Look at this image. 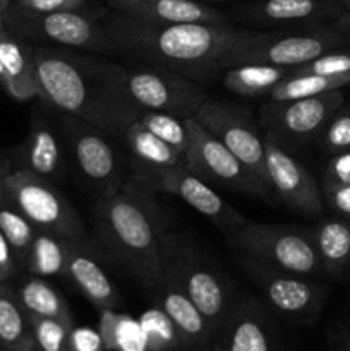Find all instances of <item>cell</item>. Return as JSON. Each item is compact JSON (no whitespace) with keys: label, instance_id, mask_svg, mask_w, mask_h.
<instances>
[{"label":"cell","instance_id":"obj_1","mask_svg":"<svg viewBox=\"0 0 350 351\" xmlns=\"http://www.w3.org/2000/svg\"><path fill=\"white\" fill-rule=\"evenodd\" d=\"M38 98L58 113L78 117L112 136H124L143 110L130 98L126 69L88 51L31 47Z\"/></svg>","mask_w":350,"mask_h":351},{"label":"cell","instance_id":"obj_2","mask_svg":"<svg viewBox=\"0 0 350 351\" xmlns=\"http://www.w3.org/2000/svg\"><path fill=\"white\" fill-rule=\"evenodd\" d=\"M102 26L115 53L172 69L199 84H211L222 72L220 58L247 27L225 24H160L110 10Z\"/></svg>","mask_w":350,"mask_h":351},{"label":"cell","instance_id":"obj_3","mask_svg":"<svg viewBox=\"0 0 350 351\" xmlns=\"http://www.w3.org/2000/svg\"><path fill=\"white\" fill-rule=\"evenodd\" d=\"M96 235L110 256L153 295L161 278V243L167 233L154 192L129 180L95 206Z\"/></svg>","mask_w":350,"mask_h":351},{"label":"cell","instance_id":"obj_4","mask_svg":"<svg viewBox=\"0 0 350 351\" xmlns=\"http://www.w3.org/2000/svg\"><path fill=\"white\" fill-rule=\"evenodd\" d=\"M161 273L177 281L218 339L239 297L235 283L206 259L187 233L168 230L161 243Z\"/></svg>","mask_w":350,"mask_h":351},{"label":"cell","instance_id":"obj_5","mask_svg":"<svg viewBox=\"0 0 350 351\" xmlns=\"http://www.w3.org/2000/svg\"><path fill=\"white\" fill-rule=\"evenodd\" d=\"M345 43L342 27L307 26L283 29H247L235 43L226 48L220 58V67L235 65H275L299 67L314 60L319 55L336 50Z\"/></svg>","mask_w":350,"mask_h":351},{"label":"cell","instance_id":"obj_6","mask_svg":"<svg viewBox=\"0 0 350 351\" xmlns=\"http://www.w3.org/2000/svg\"><path fill=\"white\" fill-rule=\"evenodd\" d=\"M58 134L98 199L115 194L130 178L127 151L117 146V136L65 113L58 117Z\"/></svg>","mask_w":350,"mask_h":351},{"label":"cell","instance_id":"obj_7","mask_svg":"<svg viewBox=\"0 0 350 351\" xmlns=\"http://www.w3.org/2000/svg\"><path fill=\"white\" fill-rule=\"evenodd\" d=\"M225 240L237 256L253 257L287 273L309 278L325 273L311 228L249 221Z\"/></svg>","mask_w":350,"mask_h":351},{"label":"cell","instance_id":"obj_8","mask_svg":"<svg viewBox=\"0 0 350 351\" xmlns=\"http://www.w3.org/2000/svg\"><path fill=\"white\" fill-rule=\"evenodd\" d=\"M3 195L36 230L86 242L84 226L78 213L47 178L26 168L9 171L3 180Z\"/></svg>","mask_w":350,"mask_h":351},{"label":"cell","instance_id":"obj_9","mask_svg":"<svg viewBox=\"0 0 350 351\" xmlns=\"http://www.w3.org/2000/svg\"><path fill=\"white\" fill-rule=\"evenodd\" d=\"M189 132L185 170L213 187L259 197L271 202L273 189L254 175L235 154L226 149L194 117L184 120Z\"/></svg>","mask_w":350,"mask_h":351},{"label":"cell","instance_id":"obj_10","mask_svg":"<svg viewBox=\"0 0 350 351\" xmlns=\"http://www.w3.org/2000/svg\"><path fill=\"white\" fill-rule=\"evenodd\" d=\"M105 12L88 10H60V12L17 16L7 14L3 21L14 36L27 38L48 47H62L88 53H115V47L102 26Z\"/></svg>","mask_w":350,"mask_h":351},{"label":"cell","instance_id":"obj_11","mask_svg":"<svg viewBox=\"0 0 350 351\" xmlns=\"http://www.w3.org/2000/svg\"><path fill=\"white\" fill-rule=\"evenodd\" d=\"M124 69L127 91L143 112H161L185 120L208 99L205 86L163 65L130 60Z\"/></svg>","mask_w":350,"mask_h":351},{"label":"cell","instance_id":"obj_12","mask_svg":"<svg viewBox=\"0 0 350 351\" xmlns=\"http://www.w3.org/2000/svg\"><path fill=\"white\" fill-rule=\"evenodd\" d=\"M239 263L277 314L299 324L312 326L318 321L328 298L325 285L309 276L266 266L253 257L239 256Z\"/></svg>","mask_w":350,"mask_h":351},{"label":"cell","instance_id":"obj_13","mask_svg":"<svg viewBox=\"0 0 350 351\" xmlns=\"http://www.w3.org/2000/svg\"><path fill=\"white\" fill-rule=\"evenodd\" d=\"M345 96L340 89L288 101H268L259 108L264 136L285 149L318 139L333 113L342 108Z\"/></svg>","mask_w":350,"mask_h":351},{"label":"cell","instance_id":"obj_14","mask_svg":"<svg viewBox=\"0 0 350 351\" xmlns=\"http://www.w3.org/2000/svg\"><path fill=\"white\" fill-rule=\"evenodd\" d=\"M194 119L232 151L254 175L270 185L264 158V130L253 113L237 103L209 98L199 106ZM271 187V185H270Z\"/></svg>","mask_w":350,"mask_h":351},{"label":"cell","instance_id":"obj_15","mask_svg":"<svg viewBox=\"0 0 350 351\" xmlns=\"http://www.w3.org/2000/svg\"><path fill=\"white\" fill-rule=\"evenodd\" d=\"M345 10L335 0H253L232 7V23L250 27H307L338 24Z\"/></svg>","mask_w":350,"mask_h":351},{"label":"cell","instance_id":"obj_16","mask_svg":"<svg viewBox=\"0 0 350 351\" xmlns=\"http://www.w3.org/2000/svg\"><path fill=\"white\" fill-rule=\"evenodd\" d=\"M281 335L266 302L239 293L213 351H281Z\"/></svg>","mask_w":350,"mask_h":351},{"label":"cell","instance_id":"obj_17","mask_svg":"<svg viewBox=\"0 0 350 351\" xmlns=\"http://www.w3.org/2000/svg\"><path fill=\"white\" fill-rule=\"evenodd\" d=\"M146 189L182 199L185 204L211 221L225 235V239L249 223V219L242 213L237 211L230 202H226L215 189H211V185L202 182L196 175L189 173L185 167L170 168L156 175Z\"/></svg>","mask_w":350,"mask_h":351},{"label":"cell","instance_id":"obj_18","mask_svg":"<svg viewBox=\"0 0 350 351\" xmlns=\"http://www.w3.org/2000/svg\"><path fill=\"white\" fill-rule=\"evenodd\" d=\"M264 158L268 182L275 195L294 211L321 216L325 209L321 187L304 165L268 136H264Z\"/></svg>","mask_w":350,"mask_h":351},{"label":"cell","instance_id":"obj_19","mask_svg":"<svg viewBox=\"0 0 350 351\" xmlns=\"http://www.w3.org/2000/svg\"><path fill=\"white\" fill-rule=\"evenodd\" d=\"M151 300L170 319L177 332L178 351H213L216 345L215 332L174 278L161 273Z\"/></svg>","mask_w":350,"mask_h":351},{"label":"cell","instance_id":"obj_20","mask_svg":"<svg viewBox=\"0 0 350 351\" xmlns=\"http://www.w3.org/2000/svg\"><path fill=\"white\" fill-rule=\"evenodd\" d=\"M110 9L160 24H225L229 14L199 0H108Z\"/></svg>","mask_w":350,"mask_h":351},{"label":"cell","instance_id":"obj_21","mask_svg":"<svg viewBox=\"0 0 350 351\" xmlns=\"http://www.w3.org/2000/svg\"><path fill=\"white\" fill-rule=\"evenodd\" d=\"M127 158H129L130 178L148 187L156 175L170 170V168L185 167V156L168 146L167 143L154 136L153 132L132 122L124 132Z\"/></svg>","mask_w":350,"mask_h":351},{"label":"cell","instance_id":"obj_22","mask_svg":"<svg viewBox=\"0 0 350 351\" xmlns=\"http://www.w3.org/2000/svg\"><path fill=\"white\" fill-rule=\"evenodd\" d=\"M67 278L100 312L122 307V295L100 266L89 242H74L67 264Z\"/></svg>","mask_w":350,"mask_h":351},{"label":"cell","instance_id":"obj_23","mask_svg":"<svg viewBox=\"0 0 350 351\" xmlns=\"http://www.w3.org/2000/svg\"><path fill=\"white\" fill-rule=\"evenodd\" d=\"M62 137L40 113H34L30 134L23 146L24 168L47 180H60L64 175Z\"/></svg>","mask_w":350,"mask_h":351},{"label":"cell","instance_id":"obj_24","mask_svg":"<svg viewBox=\"0 0 350 351\" xmlns=\"http://www.w3.org/2000/svg\"><path fill=\"white\" fill-rule=\"evenodd\" d=\"M0 64L5 75L3 88L10 96L21 101L38 96L31 45L21 43L7 29L0 33Z\"/></svg>","mask_w":350,"mask_h":351},{"label":"cell","instance_id":"obj_25","mask_svg":"<svg viewBox=\"0 0 350 351\" xmlns=\"http://www.w3.org/2000/svg\"><path fill=\"white\" fill-rule=\"evenodd\" d=\"M311 230L325 273L342 276L350 267V219L325 218Z\"/></svg>","mask_w":350,"mask_h":351},{"label":"cell","instance_id":"obj_26","mask_svg":"<svg viewBox=\"0 0 350 351\" xmlns=\"http://www.w3.org/2000/svg\"><path fill=\"white\" fill-rule=\"evenodd\" d=\"M0 345L9 351L34 350L30 314L7 281L0 283Z\"/></svg>","mask_w":350,"mask_h":351},{"label":"cell","instance_id":"obj_27","mask_svg":"<svg viewBox=\"0 0 350 351\" xmlns=\"http://www.w3.org/2000/svg\"><path fill=\"white\" fill-rule=\"evenodd\" d=\"M74 242L78 240L64 239V237L38 230L24 269L30 274H36L41 278H67L69 256H71Z\"/></svg>","mask_w":350,"mask_h":351},{"label":"cell","instance_id":"obj_28","mask_svg":"<svg viewBox=\"0 0 350 351\" xmlns=\"http://www.w3.org/2000/svg\"><path fill=\"white\" fill-rule=\"evenodd\" d=\"M292 67H275V65H235L223 75V86L230 93H235L246 98H261L270 96L278 82L288 77Z\"/></svg>","mask_w":350,"mask_h":351},{"label":"cell","instance_id":"obj_29","mask_svg":"<svg viewBox=\"0 0 350 351\" xmlns=\"http://www.w3.org/2000/svg\"><path fill=\"white\" fill-rule=\"evenodd\" d=\"M16 290L30 315L72 322V314L67 300L45 278L30 274Z\"/></svg>","mask_w":350,"mask_h":351},{"label":"cell","instance_id":"obj_30","mask_svg":"<svg viewBox=\"0 0 350 351\" xmlns=\"http://www.w3.org/2000/svg\"><path fill=\"white\" fill-rule=\"evenodd\" d=\"M38 230L33 223L21 215L5 197L0 201V233L9 243L14 259L21 267L26 266L31 245Z\"/></svg>","mask_w":350,"mask_h":351},{"label":"cell","instance_id":"obj_31","mask_svg":"<svg viewBox=\"0 0 350 351\" xmlns=\"http://www.w3.org/2000/svg\"><path fill=\"white\" fill-rule=\"evenodd\" d=\"M347 84H350V75H342V77H329V75L318 74L288 75L275 86L273 91L270 93V101L309 98V96L342 89Z\"/></svg>","mask_w":350,"mask_h":351},{"label":"cell","instance_id":"obj_32","mask_svg":"<svg viewBox=\"0 0 350 351\" xmlns=\"http://www.w3.org/2000/svg\"><path fill=\"white\" fill-rule=\"evenodd\" d=\"M100 335L105 348L117 351H137L134 346H139V338H143L141 326L115 311L100 312Z\"/></svg>","mask_w":350,"mask_h":351},{"label":"cell","instance_id":"obj_33","mask_svg":"<svg viewBox=\"0 0 350 351\" xmlns=\"http://www.w3.org/2000/svg\"><path fill=\"white\" fill-rule=\"evenodd\" d=\"M137 122L185 156L189 147V132L184 120L168 113L143 112Z\"/></svg>","mask_w":350,"mask_h":351},{"label":"cell","instance_id":"obj_34","mask_svg":"<svg viewBox=\"0 0 350 351\" xmlns=\"http://www.w3.org/2000/svg\"><path fill=\"white\" fill-rule=\"evenodd\" d=\"M144 346L150 351L178 350V338L170 319L158 307L148 311L141 319Z\"/></svg>","mask_w":350,"mask_h":351},{"label":"cell","instance_id":"obj_35","mask_svg":"<svg viewBox=\"0 0 350 351\" xmlns=\"http://www.w3.org/2000/svg\"><path fill=\"white\" fill-rule=\"evenodd\" d=\"M30 319L34 348L40 351H69V336L74 328V322L38 317V315H30Z\"/></svg>","mask_w":350,"mask_h":351},{"label":"cell","instance_id":"obj_36","mask_svg":"<svg viewBox=\"0 0 350 351\" xmlns=\"http://www.w3.org/2000/svg\"><path fill=\"white\" fill-rule=\"evenodd\" d=\"M316 141L329 154L350 151V108L336 110Z\"/></svg>","mask_w":350,"mask_h":351},{"label":"cell","instance_id":"obj_37","mask_svg":"<svg viewBox=\"0 0 350 351\" xmlns=\"http://www.w3.org/2000/svg\"><path fill=\"white\" fill-rule=\"evenodd\" d=\"M299 74H318L329 77H342L350 75V50H331L328 53L319 55L314 60L292 67L290 75Z\"/></svg>","mask_w":350,"mask_h":351},{"label":"cell","instance_id":"obj_38","mask_svg":"<svg viewBox=\"0 0 350 351\" xmlns=\"http://www.w3.org/2000/svg\"><path fill=\"white\" fill-rule=\"evenodd\" d=\"M86 0H10L7 14L17 16H36V14L60 12V10L82 9Z\"/></svg>","mask_w":350,"mask_h":351},{"label":"cell","instance_id":"obj_39","mask_svg":"<svg viewBox=\"0 0 350 351\" xmlns=\"http://www.w3.org/2000/svg\"><path fill=\"white\" fill-rule=\"evenodd\" d=\"M323 199L340 218L350 219V184H323Z\"/></svg>","mask_w":350,"mask_h":351},{"label":"cell","instance_id":"obj_40","mask_svg":"<svg viewBox=\"0 0 350 351\" xmlns=\"http://www.w3.org/2000/svg\"><path fill=\"white\" fill-rule=\"evenodd\" d=\"M323 184H350V151L333 154L325 168Z\"/></svg>","mask_w":350,"mask_h":351},{"label":"cell","instance_id":"obj_41","mask_svg":"<svg viewBox=\"0 0 350 351\" xmlns=\"http://www.w3.org/2000/svg\"><path fill=\"white\" fill-rule=\"evenodd\" d=\"M102 335L89 328H72L69 336V351H103Z\"/></svg>","mask_w":350,"mask_h":351},{"label":"cell","instance_id":"obj_42","mask_svg":"<svg viewBox=\"0 0 350 351\" xmlns=\"http://www.w3.org/2000/svg\"><path fill=\"white\" fill-rule=\"evenodd\" d=\"M19 264L14 259V254L10 250L9 243L3 239V235L0 233V283H5L7 280L16 274V269Z\"/></svg>","mask_w":350,"mask_h":351},{"label":"cell","instance_id":"obj_43","mask_svg":"<svg viewBox=\"0 0 350 351\" xmlns=\"http://www.w3.org/2000/svg\"><path fill=\"white\" fill-rule=\"evenodd\" d=\"M328 345L331 351H350V326L338 324L329 329Z\"/></svg>","mask_w":350,"mask_h":351},{"label":"cell","instance_id":"obj_44","mask_svg":"<svg viewBox=\"0 0 350 351\" xmlns=\"http://www.w3.org/2000/svg\"><path fill=\"white\" fill-rule=\"evenodd\" d=\"M9 173V171L5 170V167H3L2 163H0V201H2L5 195H3V180H5V175Z\"/></svg>","mask_w":350,"mask_h":351},{"label":"cell","instance_id":"obj_45","mask_svg":"<svg viewBox=\"0 0 350 351\" xmlns=\"http://www.w3.org/2000/svg\"><path fill=\"white\" fill-rule=\"evenodd\" d=\"M340 27H350V9L345 10V14H343V17L340 19L338 23Z\"/></svg>","mask_w":350,"mask_h":351},{"label":"cell","instance_id":"obj_46","mask_svg":"<svg viewBox=\"0 0 350 351\" xmlns=\"http://www.w3.org/2000/svg\"><path fill=\"white\" fill-rule=\"evenodd\" d=\"M9 5H10V0H0V10H2V12H5Z\"/></svg>","mask_w":350,"mask_h":351},{"label":"cell","instance_id":"obj_47","mask_svg":"<svg viewBox=\"0 0 350 351\" xmlns=\"http://www.w3.org/2000/svg\"><path fill=\"white\" fill-rule=\"evenodd\" d=\"M3 16H5V12H2V10H0V33L5 29V21H3Z\"/></svg>","mask_w":350,"mask_h":351},{"label":"cell","instance_id":"obj_48","mask_svg":"<svg viewBox=\"0 0 350 351\" xmlns=\"http://www.w3.org/2000/svg\"><path fill=\"white\" fill-rule=\"evenodd\" d=\"M0 86H5V75H3V69H2V64H0Z\"/></svg>","mask_w":350,"mask_h":351},{"label":"cell","instance_id":"obj_49","mask_svg":"<svg viewBox=\"0 0 350 351\" xmlns=\"http://www.w3.org/2000/svg\"><path fill=\"white\" fill-rule=\"evenodd\" d=\"M338 2H340V3H343V5L347 7V10L350 9V0H338Z\"/></svg>","mask_w":350,"mask_h":351},{"label":"cell","instance_id":"obj_50","mask_svg":"<svg viewBox=\"0 0 350 351\" xmlns=\"http://www.w3.org/2000/svg\"><path fill=\"white\" fill-rule=\"evenodd\" d=\"M199 2H206V0H199ZM208 2H229V0H208Z\"/></svg>","mask_w":350,"mask_h":351}]
</instances>
